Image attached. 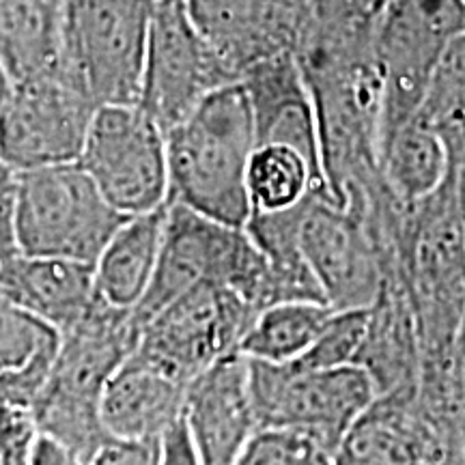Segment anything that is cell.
Here are the masks:
<instances>
[{
  "label": "cell",
  "instance_id": "35",
  "mask_svg": "<svg viewBox=\"0 0 465 465\" xmlns=\"http://www.w3.org/2000/svg\"><path fill=\"white\" fill-rule=\"evenodd\" d=\"M33 465H84L78 457L63 449L61 444L50 438L39 435L33 452Z\"/></svg>",
  "mask_w": 465,
  "mask_h": 465
},
{
  "label": "cell",
  "instance_id": "16",
  "mask_svg": "<svg viewBox=\"0 0 465 465\" xmlns=\"http://www.w3.org/2000/svg\"><path fill=\"white\" fill-rule=\"evenodd\" d=\"M199 31L240 74L298 52L312 22V0H185Z\"/></svg>",
  "mask_w": 465,
  "mask_h": 465
},
{
  "label": "cell",
  "instance_id": "4",
  "mask_svg": "<svg viewBox=\"0 0 465 465\" xmlns=\"http://www.w3.org/2000/svg\"><path fill=\"white\" fill-rule=\"evenodd\" d=\"M257 149L254 119L242 83L207 97L166 132L168 201L231 226L252 216L248 168Z\"/></svg>",
  "mask_w": 465,
  "mask_h": 465
},
{
  "label": "cell",
  "instance_id": "6",
  "mask_svg": "<svg viewBox=\"0 0 465 465\" xmlns=\"http://www.w3.org/2000/svg\"><path fill=\"white\" fill-rule=\"evenodd\" d=\"M155 0H67L58 65L97 108L138 104Z\"/></svg>",
  "mask_w": 465,
  "mask_h": 465
},
{
  "label": "cell",
  "instance_id": "31",
  "mask_svg": "<svg viewBox=\"0 0 465 465\" xmlns=\"http://www.w3.org/2000/svg\"><path fill=\"white\" fill-rule=\"evenodd\" d=\"M37 438L31 410L0 403V465H33Z\"/></svg>",
  "mask_w": 465,
  "mask_h": 465
},
{
  "label": "cell",
  "instance_id": "21",
  "mask_svg": "<svg viewBox=\"0 0 465 465\" xmlns=\"http://www.w3.org/2000/svg\"><path fill=\"white\" fill-rule=\"evenodd\" d=\"M356 366L375 383L377 394L418 388L422 373V345L416 312L399 278L383 282L371 306L369 328Z\"/></svg>",
  "mask_w": 465,
  "mask_h": 465
},
{
  "label": "cell",
  "instance_id": "11",
  "mask_svg": "<svg viewBox=\"0 0 465 465\" xmlns=\"http://www.w3.org/2000/svg\"><path fill=\"white\" fill-rule=\"evenodd\" d=\"M257 315L235 291L199 284L143 325L132 353L190 386L220 360L240 353Z\"/></svg>",
  "mask_w": 465,
  "mask_h": 465
},
{
  "label": "cell",
  "instance_id": "5",
  "mask_svg": "<svg viewBox=\"0 0 465 465\" xmlns=\"http://www.w3.org/2000/svg\"><path fill=\"white\" fill-rule=\"evenodd\" d=\"M207 282L235 291L257 312L267 308L270 265L246 226L218 223L179 203H168L158 267L132 312L138 332L171 302Z\"/></svg>",
  "mask_w": 465,
  "mask_h": 465
},
{
  "label": "cell",
  "instance_id": "32",
  "mask_svg": "<svg viewBox=\"0 0 465 465\" xmlns=\"http://www.w3.org/2000/svg\"><path fill=\"white\" fill-rule=\"evenodd\" d=\"M17 173L0 160V267L20 254L15 226Z\"/></svg>",
  "mask_w": 465,
  "mask_h": 465
},
{
  "label": "cell",
  "instance_id": "41",
  "mask_svg": "<svg viewBox=\"0 0 465 465\" xmlns=\"http://www.w3.org/2000/svg\"><path fill=\"white\" fill-rule=\"evenodd\" d=\"M463 173H465V171H463Z\"/></svg>",
  "mask_w": 465,
  "mask_h": 465
},
{
  "label": "cell",
  "instance_id": "13",
  "mask_svg": "<svg viewBox=\"0 0 465 465\" xmlns=\"http://www.w3.org/2000/svg\"><path fill=\"white\" fill-rule=\"evenodd\" d=\"M78 164L127 218L168 205L166 134L138 104L97 108Z\"/></svg>",
  "mask_w": 465,
  "mask_h": 465
},
{
  "label": "cell",
  "instance_id": "2",
  "mask_svg": "<svg viewBox=\"0 0 465 465\" xmlns=\"http://www.w3.org/2000/svg\"><path fill=\"white\" fill-rule=\"evenodd\" d=\"M399 281L416 312L422 373L452 371L465 330V173L459 168L407 212Z\"/></svg>",
  "mask_w": 465,
  "mask_h": 465
},
{
  "label": "cell",
  "instance_id": "34",
  "mask_svg": "<svg viewBox=\"0 0 465 465\" xmlns=\"http://www.w3.org/2000/svg\"><path fill=\"white\" fill-rule=\"evenodd\" d=\"M89 465H158V441L134 444V441L113 440L93 457Z\"/></svg>",
  "mask_w": 465,
  "mask_h": 465
},
{
  "label": "cell",
  "instance_id": "25",
  "mask_svg": "<svg viewBox=\"0 0 465 465\" xmlns=\"http://www.w3.org/2000/svg\"><path fill=\"white\" fill-rule=\"evenodd\" d=\"M380 168L392 194L411 207L446 182L452 164L441 138L414 116L383 138Z\"/></svg>",
  "mask_w": 465,
  "mask_h": 465
},
{
  "label": "cell",
  "instance_id": "20",
  "mask_svg": "<svg viewBox=\"0 0 465 465\" xmlns=\"http://www.w3.org/2000/svg\"><path fill=\"white\" fill-rule=\"evenodd\" d=\"M0 298L65 332L95 302V265L20 252L0 267Z\"/></svg>",
  "mask_w": 465,
  "mask_h": 465
},
{
  "label": "cell",
  "instance_id": "17",
  "mask_svg": "<svg viewBox=\"0 0 465 465\" xmlns=\"http://www.w3.org/2000/svg\"><path fill=\"white\" fill-rule=\"evenodd\" d=\"M183 416L203 465H235L259 431L248 358L232 353L196 377L185 392Z\"/></svg>",
  "mask_w": 465,
  "mask_h": 465
},
{
  "label": "cell",
  "instance_id": "8",
  "mask_svg": "<svg viewBox=\"0 0 465 465\" xmlns=\"http://www.w3.org/2000/svg\"><path fill=\"white\" fill-rule=\"evenodd\" d=\"M371 185H351L341 203L325 192L306 199L300 240L304 257L334 311L373 306L383 282L397 276L369 216Z\"/></svg>",
  "mask_w": 465,
  "mask_h": 465
},
{
  "label": "cell",
  "instance_id": "38",
  "mask_svg": "<svg viewBox=\"0 0 465 465\" xmlns=\"http://www.w3.org/2000/svg\"><path fill=\"white\" fill-rule=\"evenodd\" d=\"M441 465H465V457L450 459V461H446V463H441Z\"/></svg>",
  "mask_w": 465,
  "mask_h": 465
},
{
  "label": "cell",
  "instance_id": "24",
  "mask_svg": "<svg viewBox=\"0 0 465 465\" xmlns=\"http://www.w3.org/2000/svg\"><path fill=\"white\" fill-rule=\"evenodd\" d=\"M67 0H0V61L14 83L61 61Z\"/></svg>",
  "mask_w": 465,
  "mask_h": 465
},
{
  "label": "cell",
  "instance_id": "22",
  "mask_svg": "<svg viewBox=\"0 0 465 465\" xmlns=\"http://www.w3.org/2000/svg\"><path fill=\"white\" fill-rule=\"evenodd\" d=\"M166 213L168 205L127 218L102 250L95 261V295L108 306L134 312L141 304L158 267Z\"/></svg>",
  "mask_w": 465,
  "mask_h": 465
},
{
  "label": "cell",
  "instance_id": "15",
  "mask_svg": "<svg viewBox=\"0 0 465 465\" xmlns=\"http://www.w3.org/2000/svg\"><path fill=\"white\" fill-rule=\"evenodd\" d=\"M465 457L463 438L429 410L418 388L377 394L342 435L332 465H441Z\"/></svg>",
  "mask_w": 465,
  "mask_h": 465
},
{
  "label": "cell",
  "instance_id": "12",
  "mask_svg": "<svg viewBox=\"0 0 465 465\" xmlns=\"http://www.w3.org/2000/svg\"><path fill=\"white\" fill-rule=\"evenodd\" d=\"M235 83H242L240 74L199 31L185 0H160L138 100L149 119L171 132L207 97Z\"/></svg>",
  "mask_w": 465,
  "mask_h": 465
},
{
  "label": "cell",
  "instance_id": "10",
  "mask_svg": "<svg viewBox=\"0 0 465 465\" xmlns=\"http://www.w3.org/2000/svg\"><path fill=\"white\" fill-rule=\"evenodd\" d=\"M465 33L463 0H391L375 17L373 50L381 78V134L411 121L435 63Z\"/></svg>",
  "mask_w": 465,
  "mask_h": 465
},
{
  "label": "cell",
  "instance_id": "40",
  "mask_svg": "<svg viewBox=\"0 0 465 465\" xmlns=\"http://www.w3.org/2000/svg\"><path fill=\"white\" fill-rule=\"evenodd\" d=\"M463 3H465V0H463Z\"/></svg>",
  "mask_w": 465,
  "mask_h": 465
},
{
  "label": "cell",
  "instance_id": "7",
  "mask_svg": "<svg viewBox=\"0 0 465 465\" xmlns=\"http://www.w3.org/2000/svg\"><path fill=\"white\" fill-rule=\"evenodd\" d=\"M127 220L78 162L17 173V246L28 257L95 265Z\"/></svg>",
  "mask_w": 465,
  "mask_h": 465
},
{
  "label": "cell",
  "instance_id": "36",
  "mask_svg": "<svg viewBox=\"0 0 465 465\" xmlns=\"http://www.w3.org/2000/svg\"><path fill=\"white\" fill-rule=\"evenodd\" d=\"M457 392H459V414H461V433L465 441V330L457 349Z\"/></svg>",
  "mask_w": 465,
  "mask_h": 465
},
{
  "label": "cell",
  "instance_id": "18",
  "mask_svg": "<svg viewBox=\"0 0 465 465\" xmlns=\"http://www.w3.org/2000/svg\"><path fill=\"white\" fill-rule=\"evenodd\" d=\"M242 84L252 108L257 147L282 144L300 151L323 177L317 110L298 54L287 52L250 67Z\"/></svg>",
  "mask_w": 465,
  "mask_h": 465
},
{
  "label": "cell",
  "instance_id": "39",
  "mask_svg": "<svg viewBox=\"0 0 465 465\" xmlns=\"http://www.w3.org/2000/svg\"><path fill=\"white\" fill-rule=\"evenodd\" d=\"M155 3H160V0H155Z\"/></svg>",
  "mask_w": 465,
  "mask_h": 465
},
{
  "label": "cell",
  "instance_id": "28",
  "mask_svg": "<svg viewBox=\"0 0 465 465\" xmlns=\"http://www.w3.org/2000/svg\"><path fill=\"white\" fill-rule=\"evenodd\" d=\"M248 192L252 212H284L300 205L312 192L328 194V185L300 151L263 144L254 149L250 160Z\"/></svg>",
  "mask_w": 465,
  "mask_h": 465
},
{
  "label": "cell",
  "instance_id": "9",
  "mask_svg": "<svg viewBox=\"0 0 465 465\" xmlns=\"http://www.w3.org/2000/svg\"><path fill=\"white\" fill-rule=\"evenodd\" d=\"M250 362V394L259 431L284 429L339 449L342 435L377 397L375 383L356 364L306 369L295 362Z\"/></svg>",
  "mask_w": 465,
  "mask_h": 465
},
{
  "label": "cell",
  "instance_id": "3",
  "mask_svg": "<svg viewBox=\"0 0 465 465\" xmlns=\"http://www.w3.org/2000/svg\"><path fill=\"white\" fill-rule=\"evenodd\" d=\"M136 342L132 311L108 306L95 295L86 315L61 332L48 381L31 407L39 435L89 465L113 441L102 420V397Z\"/></svg>",
  "mask_w": 465,
  "mask_h": 465
},
{
  "label": "cell",
  "instance_id": "30",
  "mask_svg": "<svg viewBox=\"0 0 465 465\" xmlns=\"http://www.w3.org/2000/svg\"><path fill=\"white\" fill-rule=\"evenodd\" d=\"M235 465H332V452L311 435L263 429L252 435Z\"/></svg>",
  "mask_w": 465,
  "mask_h": 465
},
{
  "label": "cell",
  "instance_id": "26",
  "mask_svg": "<svg viewBox=\"0 0 465 465\" xmlns=\"http://www.w3.org/2000/svg\"><path fill=\"white\" fill-rule=\"evenodd\" d=\"M334 308L323 302H284L261 311L243 336L240 353L270 364L298 362L315 345Z\"/></svg>",
  "mask_w": 465,
  "mask_h": 465
},
{
  "label": "cell",
  "instance_id": "23",
  "mask_svg": "<svg viewBox=\"0 0 465 465\" xmlns=\"http://www.w3.org/2000/svg\"><path fill=\"white\" fill-rule=\"evenodd\" d=\"M61 332L0 298V403L31 410L48 381Z\"/></svg>",
  "mask_w": 465,
  "mask_h": 465
},
{
  "label": "cell",
  "instance_id": "37",
  "mask_svg": "<svg viewBox=\"0 0 465 465\" xmlns=\"http://www.w3.org/2000/svg\"><path fill=\"white\" fill-rule=\"evenodd\" d=\"M11 89H14V78H11L7 67H5L3 61H0V110H3L5 102L9 100Z\"/></svg>",
  "mask_w": 465,
  "mask_h": 465
},
{
  "label": "cell",
  "instance_id": "29",
  "mask_svg": "<svg viewBox=\"0 0 465 465\" xmlns=\"http://www.w3.org/2000/svg\"><path fill=\"white\" fill-rule=\"evenodd\" d=\"M369 317L371 306L334 311L315 345L295 364L306 369H339V366L356 364L369 328Z\"/></svg>",
  "mask_w": 465,
  "mask_h": 465
},
{
  "label": "cell",
  "instance_id": "14",
  "mask_svg": "<svg viewBox=\"0 0 465 465\" xmlns=\"http://www.w3.org/2000/svg\"><path fill=\"white\" fill-rule=\"evenodd\" d=\"M95 113L91 97L61 65L14 83L0 110V160L15 173L74 164Z\"/></svg>",
  "mask_w": 465,
  "mask_h": 465
},
{
  "label": "cell",
  "instance_id": "33",
  "mask_svg": "<svg viewBox=\"0 0 465 465\" xmlns=\"http://www.w3.org/2000/svg\"><path fill=\"white\" fill-rule=\"evenodd\" d=\"M158 465H203L199 446L185 416L179 418L158 440Z\"/></svg>",
  "mask_w": 465,
  "mask_h": 465
},
{
  "label": "cell",
  "instance_id": "27",
  "mask_svg": "<svg viewBox=\"0 0 465 465\" xmlns=\"http://www.w3.org/2000/svg\"><path fill=\"white\" fill-rule=\"evenodd\" d=\"M416 119L441 138L452 168L465 171V33L435 63Z\"/></svg>",
  "mask_w": 465,
  "mask_h": 465
},
{
  "label": "cell",
  "instance_id": "19",
  "mask_svg": "<svg viewBox=\"0 0 465 465\" xmlns=\"http://www.w3.org/2000/svg\"><path fill=\"white\" fill-rule=\"evenodd\" d=\"M185 392V383L130 353L104 391V427L116 441L155 444L183 416Z\"/></svg>",
  "mask_w": 465,
  "mask_h": 465
},
{
  "label": "cell",
  "instance_id": "1",
  "mask_svg": "<svg viewBox=\"0 0 465 465\" xmlns=\"http://www.w3.org/2000/svg\"><path fill=\"white\" fill-rule=\"evenodd\" d=\"M375 20L312 14L298 61L317 110L323 177L339 203L351 185L381 179V78L373 50Z\"/></svg>",
  "mask_w": 465,
  "mask_h": 465
}]
</instances>
